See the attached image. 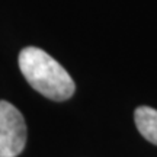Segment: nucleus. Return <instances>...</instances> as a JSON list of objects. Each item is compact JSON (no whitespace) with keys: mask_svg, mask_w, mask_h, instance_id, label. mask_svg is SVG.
<instances>
[{"mask_svg":"<svg viewBox=\"0 0 157 157\" xmlns=\"http://www.w3.org/2000/svg\"><path fill=\"white\" fill-rule=\"evenodd\" d=\"M19 68L26 82L51 101H67L76 90L67 70L41 48H23L19 54Z\"/></svg>","mask_w":157,"mask_h":157,"instance_id":"nucleus-1","label":"nucleus"},{"mask_svg":"<svg viewBox=\"0 0 157 157\" xmlns=\"http://www.w3.org/2000/svg\"><path fill=\"white\" fill-rule=\"evenodd\" d=\"M134 121L140 134L157 146V111L150 106H140L135 109Z\"/></svg>","mask_w":157,"mask_h":157,"instance_id":"nucleus-3","label":"nucleus"},{"mask_svg":"<svg viewBox=\"0 0 157 157\" xmlns=\"http://www.w3.org/2000/svg\"><path fill=\"white\" fill-rule=\"evenodd\" d=\"M26 144V124L17 108L0 101V157H17Z\"/></svg>","mask_w":157,"mask_h":157,"instance_id":"nucleus-2","label":"nucleus"}]
</instances>
